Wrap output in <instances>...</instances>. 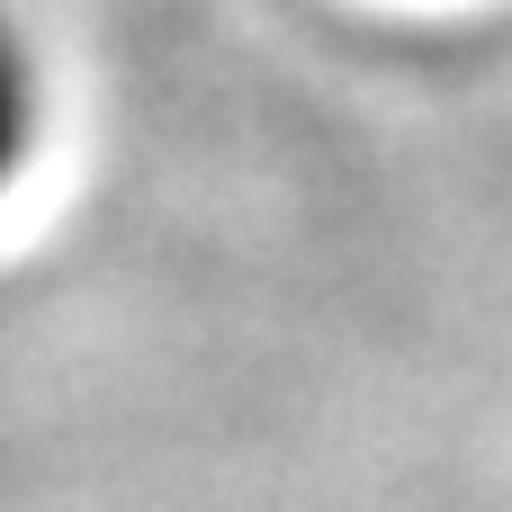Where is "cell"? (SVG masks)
<instances>
[{
    "label": "cell",
    "mask_w": 512,
    "mask_h": 512,
    "mask_svg": "<svg viewBox=\"0 0 512 512\" xmlns=\"http://www.w3.org/2000/svg\"><path fill=\"white\" fill-rule=\"evenodd\" d=\"M36 144H45V54L0 9V189L36 162Z\"/></svg>",
    "instance_id": "cell-1"
}]
</instances>
